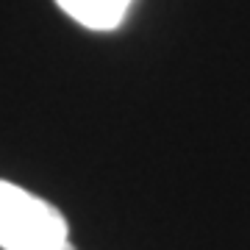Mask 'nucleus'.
<instances>
[{
	"mask_svg": "<svg viewBox=\"0 0 250 250\" xmlns=\"http://www.w3.org/2000/svg\"><path fill=\"white\" fill-rule=\"evenodd\" d=\"M62 250H75V248H72V242H70V245H64V248Z\"/></svg>",
	"mask_w": 250,
	"mask_h": 250,
	"instance_id": "7ed1b4c3",
	"label": "nucleus"
},
{
	"mask_svg": "<svg viewBox=\"0 0 250 250\" xmlns=\"http://www.w3.org/2000/svg\"><path fill=\"white\" fill-rule=\"evenodd\" d=\"M134 0H56V6L89 31H111L125 20Z\"/></svg>",
	"mask_w": 250,
	"mask_h": 250,
	"instance_id": "f03ea898",
	"label": "nucleus"
},
{
	"mask_svg": "<svg viewBox=\"0 0 250 250\" xmlns=\"http://www.w3.org/2000/svg\"><path fill=\"white\" fill-rule=\"evenodd\" d=\"M64 245H70V228L62 211L0 178V250H62Z\"/></svg>",
	"mask_w": 250,
	"mask_h": 250,
	"instance_id": "f257e3e1",
	"label": "nucleus"
}]
</instances>
